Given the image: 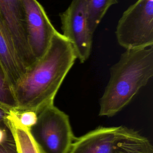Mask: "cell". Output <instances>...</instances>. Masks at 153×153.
Instances as JSON below:
<instances>
[{
	"label": "cell",
	"instance_id": "1",
	"mask_svg": "<svg viewBox=\"0 0 153 153\" xmlns=\"http://www.w3.org/2000/svg\"><path fill=\"white\" fill-rule=\"evenodd\" d=\"M76 59L72 44L56 31L44 54L13 85L16 110L38 113L54 104V97Z\"/></svg>",
	"mask_w": 153,
	"mask_h": 153
},
{
	"label": "cell",
	"instance_id": "2",
	"mask_svg": "<svg viewBox=\"0 0 153 153\" xmlns=\"http://www.w3.org/2000/svg\"><path fill=\"white\" fill-rule=\"evenodd\" d=\"M153 76V47L126 50L110 68L99 115L112 117L127 105Z\"/></svg>",
	"mask_w": 153,
	"mask_h": 153
},
{
	"label": "cell",
	"instance_id": "3",
	"mask_svg": "<svg viewBox=\"0 0 153 153\" xmlns=\"http://www.w3.org/2000/svg\"><path fill=\"white\" fill-rule=\"evenodd\" d=\"M30 131L45 153H68L76 138L68 115L54 104L38 113L36 123Z\"/></svg>",
	"mask_w": 153,
	"mask_h": 153
},
{
	"label": "cell",
	"instance_id": "4",
	"mask_svg": "<svg viewBox=\"0 0 153 153\" xmlns=\"http://www.w3.org/2000/svg\"><path fill=\"white\" fill-rule=\"evenodd\" d=\"M118 44L126 50L153 45V0H137L123 14L117 26Z\"/></svg>",
	"mask_w": 153,
	"mask_h": 153
},
{
	"label": "cell",
	"instance_id": "5",
	"mask_svg": "<svg viewBox=\"0 0 153 153\" xmlns=\"http://www.w3.org/2000/svg\"><path fill=\"white\" fill-rule=\"evenodd\" d=\"M60 16L62 35L72 44L76 59L84 63L90 55L93 34L89 27L86 1L72 0Z\"/></svg>",
	"mask_w": 153,
	"mask_h": 153
},
{
	"label": "cell",
	"instance_id": "6",
	"mask_svg": "<svg viewBox=\"0 0 153 153\" xmlns=\"http://www.w3.org/2000/svg\"><path fill=\"white\" fill-rule=\"evenodd\" d=\"M27 43L35 62L47 50L57 31L42 6L36 0H22Z\"/></svg>",
	"mask_w": 153,
	"mask_h": 153
},
{
	"label": "cell",
	"instance_id": "7",
	"mask_svg": "<svg viewBox=\"0 0 153 153\" xmlns=\"http://www.w3.org/2000/svg\"><path fill=\"white\" fill-rule=\"evenodd\" d=\"M0 13L11 35L17 51L26 68L35 60L27 43L22 0H0Z\"/></svg>",
	"mask_w": 153,
	"mask_h": 153
},
{
	"label": "cell",
	"instance_id": "8",
	"mask_svg": "<svg viewBox=\"0 0 153 153\" xmlns=\"http://www.w3.org/2000/svg\"><path fill=\"white\" fill-rule=\"evenodd\" d=\"M121 126H99L76 137L68 153H112Z\"/></svg>",
	"mask_w": 153,
	"mask_h": 153
},
{
	"label": "cell",
	"instance_id": "9",
	"mask_svg": "<svg viewBox=\"0 0 153 153\" xmlns=\"http://www.w3.org/2000/svg\"><path fill=\"white\" fill-rule=\"evenodd\" d=\"M0 65L12 88L26 69L19 55L13 39L1 13Z\"/></svg>",
	"mask_w": 153,
	"mask_h": 153
},
{
	"label": "cell",
	"instance_id": "10",
	"mask_svg": "<svg viewBox=\"0 0 153 153\" xmlns=\"http://www.w3.org/2000/svg\"><path fill=\"white\" fill-rule=\"evenodd\" d=\"M112 153H153V148L148 138L122 126Z\"/></svg>",
	"mask_w": 153,
	"mask_h": 153
},
{
	"label": "cell",
	"instance_id": "11",
	"mask_svg": "<svg viewBox=\"0 0 153 153\" xmlns=\"http://www.w3.org/2000/svg\"><path fill=\"white\" fill-rule=\"evenodd\" d=\"M8 124L19 153H45L33 139L30 130L20 126L10 114L8 117Z\"/></svg>",
	"mask_w": 153,
	"mask_h": 153
},
{
	"label": "cell",
	"instance_id": "12",
	"mask_svg": "<svg viewBox=\"0 0 153 153\" xmlns=\"http://www.w3.org/2000/svg\"><path fill=\"white\" fill-rule=\"evenodd\" d=\"M87 4L89 27L93 33L107 10L117 0H85Z\"/></svg>",
	"mask_w": 153,
	"mask_h": 153
},
{
	"label": "cell",
	"instance_id": "13",
	"mask_svg": "<svg viewBox=\"0 0 153 153\" xmlns=\"http://www.w3.org/2000/svg\"><path fill=\"white\" fill-rule=\"evenodd\" d=\"M0 103L11 109H16L17 104L13 88L0 65Z\"/></svg>",
	"mask_w": 153,
	"mask_h": 153
},
{
	"label": "cell",
	"instance_id": "14",
	"mask_svg": "<svg viewBox=\"0 0 153 153\" xmlns=\"http://www.w3.org/2000/svg\"><path fill=\"white\" fill-rule=\"evenodd\" d=\"M10 115L22 127L30 130L36 123L38 113L33 111L11 110Z\"/></svg>",
	"mask_w": 153,
	"mask_h": 153
},
{
	"label": "cell",
	"instance_id": "15",
	"mask_svg": "<svg viewBox=\"0 0 153 153\" xmlns=\"http://www.w3.org/2000/svg\"><path fill=\"white\" fill-rule=\"evenodd\" d=\"M0 153H19L11 130L7 138L0 143Z\"/></svg>",
	"mask_w": 153,
	"mask_h": 153
},
{
	"label": "cell",
	"instance_id": "16",
	"mask_svg": "<svg viewBox=\"0 0 153 153\" xmlns=\"http://www.w3.org/2000/svg\"><path fill=\"white\" fill-rule=\"evenodd\" d=\"M11 110L13 109H11L0 103V127H8V117Z\"/></svg>",
	"mask_w": 153,
	"mask_h": 153
},
{
	"label": "cell",
	"instance_id": "17",
	"mask_svg": "<svg viewBox=\"0 0 153 153\" xmlns=\"http://www.w3.org/2000/svg\"><path fill=\"white\" fill-rule=\"evenodd\" d=\"M10 133V129L9 128V126L7 128L0 127V143L7 138Z\"/></svg>",
	"mask_w": 153,
	"mask_h": 153
}]
</instances>
